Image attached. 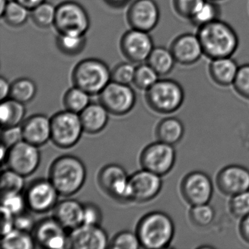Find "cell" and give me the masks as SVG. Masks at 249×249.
<instances>
[{
  "label": "cell",
  "instance_id": "obj_10",
  "mask_svg": "<svg viewBox=\"0 0 249 249\" xmlns=\"http://www.w3.org/2000/svg\"><path fill=\"white\" fill-rule=\"evenodd\" d=\"M98 95L99 102L114 116L127 114L136 103V94L130 86L113 81H110Z\"/></svg>",
  "mask_w": 249,
  "mask_h": 249
},
{
  "label": "cell",
  "instance_id": "obj_7",
  "mask_svg": "<svg viewBox=\"0 0 249 249\" xmlns=\"http://www.w3.org/2000/svg\"><path fill=\"white\" fill-rule=\"evenodd\" d=\"M53 27L59 34L86 35L90 18L85 8L74 1H65L56 7Z\"/></svg>",
  "mask_w": 249,
  "mask_h": 249
},
{
  "label": "cell",
  "instance_id": "obj_27",
  "mask_svg": "<svg viewBox=\"0 0 249 249\" xmlns=\"http://www.w3.org/2000/svg\"><path fill=\"white\" fill-rule=\"evenodd\" d=\"M146 62L160 76L170 74L176 63L170 49L161 46L154 47Z\"/></svg>",
  "mask_w": 249,
  "mask_h": 249
},
{
  "label": "cell",
  "instance_id": "obj_14",
  "mask_svg": "<svg viewBox=\"0 0 249 249\" xmlns=\"http://www.w3.org/2000/svg\"><path fill=\"white\" fill-rule=\"evenodd\" d=\"M66 229L53 216L45 218L36 223L33 237L36 245L45 249H63L68 248L69 235Z\"/></svg>",
  "mask_w": 249,
  "mask_h": 249
},
{
  "label": "cell",
  "instance_id": "obj_48",
  "mask_svg": "<svg viewBox=\"0 0 249 249\" xmlns=\"http://www.w3.org/2000/svg\"><path fill=\"white\" fill-rule=\"evenodd\" d=\"M240 220L239 233L242 239L249 244V215Z\"/></svg>",
  "mask_w": 249,
  "mask_h": 249
},
{
  "label": "cell",
  "instance_id": "obj_28",
  "mask_svg": "<svg viewBox=\"0 0 249 249\" xmlns=\"http://www.w3.org/2000/svg\"><path fill=\"white\" fill-rule=\"evenodd\" d=\"M221 14V8L218 2L212 0H205L189 21L198 28L220 19Z\"/></svg>",
  "mask_w": 249,
  "mask_h": 249
},
{
  "label": "cell",
  "instance_id": "obj_9",
  "mask_svg": "<svg viewBox=\"0 0 249 249\" xmlns=\"http://www.w3.org/2000/svg\"><path fill=\"white\" fill-rule=\"evenodd\" d=\"M173 146L159 141L147 145L140 156L142 168L161 177L168 174L176 164V151Z\"/></svg>",
  "mask_w": 249,
  "mask_h": 249
},
{
  "label": "cell",
  "instance_id": "obj_26",
  "mask_svg": "<svg viewBox=\"0 0 249 249\" xmlns=\"http://www.w3.org/2000/svg\"><path fill=\"white\" fill-rule=\"evenodd\" d=\"M25 105L12 98L2 101L0 106V121L2 128L21 126L25 120Z\"/></svg>",
  "mask_w": 249,
  "mask_h": 249
},
{
  "label": "cell",
  "instance_id": "obj_13",
  "mask_svg": "<svg viewBox=\"0 0 249 249\" xmlns=\"http://www.w3.org/2000/svg\"><path fill=\"white\" fill-rule=\"evenodd\" d=\"M180 193L192 206L209 203L213 194V185L210 176L204 172H191L180 183Z\"/></svg>",
  "mask_w": 249,
  "mask_h": 249
},
{
  "label": "cell",
  "instance_id": "obj_22",
  "mask_svg": "<svg viewBox=\"0 0 249 249\" xmlns=\"http://www.w3.org/2000/svg\"><path fill=\"white\" fill-rule=\"evenodd\" d=\"M53 217L66 230H74L84 224V204L74 199L59 201L53 209Z\"/></svg>",
  "mask_w": 249,
  "mask_h": 249
},
{
  "label": "cell",
  "instance_id": "obj_32",
  "mask_svg": "<svg viewBox=\"0 0 249 249\" xmlns=\"http://www.w3.org/2000/svg\"><path fill=\"white\" fill-rule=\"evenodd\" d=\"M90 96L84 90L74 86L64 95V107L65 110L80 114L91 103Z\"/></svg>",
  "mask_w": 249,
  "mask_h": 249
},
{
  "label": "cell",
  "instance_id": "obj_38",
  "mask_svg": "<svg viewBox=\"0 0 249 249\" xmlns=\"http://www.w3.org/2000/svg\"><path fill=\"white\" fill-rule=\"evenodd\" d=\"M141 247L139 237L136 231L129 230L117 233L109 242L108 249H138Z\"/></svg>",
  "mask_w": 249,
  "mask_h": 249
},
{
  "label": "cell",
  "instance_id": "obj_49",
  "mask_svg": "<svg viewBox=\"0 0 249 249\" xmlns=\"http://www.w3.org/2000/svg\"><path fill=\"white\" fill-rule=\"evenodd\" d=\"M11 84H10L9 81L6 78L1 77L0 78V99H1V101L9 98L10 95H11Z\"/></svg>",
  "mask_w": 249,
  "mask_h": 249
},
{
  "label": "cell",
  "instance_id": "obj_46",
  "mask_svg": "<svg viewBox=\"0 0 249 249\" xmlns=\"http://www.w3.org/2000/svg\"><path fill=\"white\" fill-rule=\"evenodd\" d=\"M36 221L34 217L27 211L15 215V229L27 232H33L36 225Z\"/></svg>",
  "mask_w": 249,
  "mask_h": 249
},
{
  "label": "cell",
  "instance_id": "obj_54",
  "mask_svg": "<svg viewBox=\"0 0 249 249\" xmlns=\"http://www.w3.org/2000/svg\"><path fill=\"white\" fill-rule=\"evenodd\" d=\"M212 1H214V2H220V1H223V0H212Z\"/></svg>",
  "mask_w": 249,
  "mask_h": 249
},
{
  "label": "cell",
  "instance_id": "obj_39",
  "mask_svg": "<svg viewBox=\"0 0 249 249\" xmlns=\"http://www.w3.org/2000/svg\"><path fill=\"white\" fill-rule=\"evenodd\" d=\"M229 208L235 218L242 219L249 215V190L231 196Z\"/></svg>",
  "mask_w": 249,
  "mask_h": 249
},
{
  "label": "cell",
  "instance_id": "obj_45",
  "mask_svg": "<svg viewBox=\"0 0 249 249\" xmlns=\"http://www.w3.org/2000/svg\"><path fill=\"white\" fill-rule=\"evenodd\" d=\"M1 138L3 145L8 148H11L24 140L21 126L2 128Z\"/></svg>",
  "mask_w": 249,
  "mask_h": 249
},
{
  "label": "cell",
  "instance_id": "obj_50",
  "mask_svg": "<svg viewBox=\"0 0 249 249\" xmlns=\"http://www.w3.org/2000/svg\"><path fill=\"white\" fill-rule=\"evenodd\" d=\"M15 1L24 5V7L28 8V9L31 11L32 10L36 8L37 5H40V4L44 2L46 0H15Z\"/></svg>",
  "mask_w": 249,
  "mask_h": 249
},
{
  "label": "cell",
  "instance_id": "obj_21",
  "mask_svg": "<svg viewBox=\"0 0 249 249\" xmlns=\"http://www.w3.org/2000/svg\"><path fill=\"white\" fill-rule=\"evenodd\" d=\"M24 141L37 147L44 145L52 138L51 119L44 114H34L21 125Z\"/></svg>",
  "mask_w": 249,
  "mask_h": 249
},
{
  "label": "cell",
  "instance_id": "obj_23",
  "mask_svg": "<svg viewBox=\"0 0 249 249\" xmlns=\"http://www.w3.org/2000/svg\"><path fill=\"white\" fill-rule=\"evenodd\" d=\"M238 69V65L231 56L211 59L208 66L211 80L217 85L223 87L232 85Z\"/></svg>",
  "mask_w": 249,
  "mask_h": 249
},
{
  "label": "cell",
  "instance_id": "obj_35",
  "mask_svg": "<svg viewBox=\"0 0 249 249\" xmlns=\"http://www.w3.org/2000/svg\"><path fill=\"white\" fill-rule=\"evenodd\" d=\"M56 7L45 1L32 10V20L40 28H49L54 24Z\"/></svg>",
  "mask_w": 249,
  "mask_h": 249
},
{
  "label": "cell",
  "instance_id": "obj_52",
  "mask_svg": "<svg viewBox=\"0 0 249 249\" xmlns=\"http://www.w3.org/2000/svg\"><path fill=\"white\" fill-rule=\"evenodd\" d=\"M8 150L9 148L5 146L3 144H1V161H2V164L5 163L7 156H8Z\"/></svg>",
  "mask_w": 249,
  "mask_h": 249
},
{
  "label": "cell",
  "instance_id": "obj_34",
  "mask_svg": "<svg viewBox=\"0 0 249 249\" xmlns=\"http://www.w3.org/2000/svg\"><path fill=\"white\" fill-rule=\"evenodd\" d=\"M25 177L8 168L1 174V196L11 194L21 193L25 186Z\"/></svg>",
  "mask_w": 249,
  "mask_h": 249
},
{
  "label": "cell",
  "instance_id": "obj_20",
  "mask_svg": "<svg viewBox=\"0 0 249 249\" xmlns=\"http://www.w3.org/2000/svg\"><path fill=\"white\" fill-rule=\"evenodd\" d=\"M176 63L191 66L199 62L203 56V50L197 35L184 33L172 42L170 48Z\"/></svg>",
  "mask_w": 249,
  "mask_h": 249
},
{
  "label": "cell",
  "instance_id": "obj_12",
  "mask_svg": "<svg viewBox=\"0 0 249 249\" xmlns=\"http://www.w3.org/2000/svg\"><path fill=\"white\" fill-rule=\"evenodd\" d=\"M41 161L39 147L23 140L8 150L5 164L24 177L33 175Z\"/></svg>",
  "mask_w": 249,
  "mask_h": 249
},
{
  "label": "cell",
  "instance_id": "obj_25",
  "mask_svg": "<svg viewBox=\"0 0 249 249\" xmlns=\"http://www.w3.org/2000/svg\"><path fill=\"white\" fill-rule=\"evenodd\" d=\"M184 132V126L180 119L168 117L161 119L159 122L156 127L155 134L157 141L175 145L181 141Z\"/></svg>",
  "mask_w": 249,
  "mask_h": 249
},
{
  "label": "cell",
  "instance_id": "obj_36",
  "mask_svg": "<svg viewBox=\"0 0 249 249\" xmlns=\"http://www.w3.org/2000/svg\"><path fill=\"white\" fill-rule=\"evenodd\" d=\"M189 218L192 224L203 228L213 221L215 211L209 203L194 205L189 210Z\"/></svg>",
  "mask_w": 249,
  "mask_h": 249
},
{
  "label": "cell",
  "instance_id": "obj_18",
  "mask_svg": "<svg viewBox=\"0 0 249 249\" xmlns=\"http://www.w3.org/2000/svg\"><path fill=\"white\" fill-rule=\"evenodd\" d=\"M107 232L100 225L83 224L69 234L68 248L75 249H108Z\"/></svg>",
  "mask_w": 249,
  "mask_h": 249
},
{
  "label": "cell",
  "instance_id": "obj_15",
  "mask_svg": "<svg viewBox=\"0 0 249 249\" xmlns=\"http://www.w3.org/2000/svg\"><path fill=\"white\" fill-rule=\"evenodd\" d=\"M120 48L124 56L129 62L142 63L146 62L154 46L149 33L132 29L122 36Z\"/></svg>",
  "mask_w": 249,
  "mask_h": 249
},
{
  "label": "cell",
  "instance_id": "obj_8",
  "mask_svg": "<svg viewBox=\"0 0 249 249\" xmlns=\"http://www.w3.org/2000/svg\"><path fill=\"white\" fill-rule=\"evenodd\" d=\"M97 180L100 189L110 197L119 202H132L129 176L122 166H104L99 172Z\"/></svg>",
  "mask_w": 249,
  "mask_h": 249
},
{
  "label": "cell",
  "instance_id": "obj_42",
  "mask_svg": "<svg viewBox=\"0 0 249 249\" xmlns=\"http://www.w3.org/2000/svg\"><path fill=\"white\" fill-rule=\"evenodd\" d=\"M205 0H173L175 12L183 19L190 20Z\"/></svg>",
  "mask_w": 249,
  "mask_h": 249
},
{
  "label": "cell",
  "instance_id": "obj_41",
  "mask_svg": "<svg viewBox=\"0 0 249 249\" xmlns=\"http://www.w3.org/2000/svg\"><path fill=\"white\" fill-rule=\"evenodd\" d=\"M232 86L240 97L249 100V64L239 66Z\"/></svg>",
  "mask_w": 249,
  "mask_h": 249
},
{
  "label": "cell",
  "instance_id": "obj_1",
  "mask_svg": "<svg viewBox=\"0 0 249 249\" xmlns=\"http://www.w3.org/2000/svg\"><path fill=\"white\" fill-rule=\"evenodd\" d=\"M203 53L211 59L231 57L237 52L239 37L230 24L221 19L198 27L196 32Z\"/></svg>",
  "mask_w": 249,
  "mask_h": 249
},
{
  "label": "cell",
  "instance_id": "obj_47",
  "mask_svg": "<svg viewBox=\"0 0 249 249\" xmlns=\"http://www.w3.org/2000/svg\"><path fill=\"white\" fill-rule=\"evenodd\" d=\"M1 235L8 234L15 229V215L1 206Z\"/></svg>",
  "mask_w": 249,
  "mask_h": 249
},
{
  "label": "cell",
  "instance_id": "obj_3",
  "mask_svg": "<svg viewBox=\"0 0 249 249\" xmlns=\"http://www.w3.org/2000/svg\"><path fill=\"white\" fill-rule=\"evenodd\" d=\"M175 231L173 219L162 211H153L145 214L140 220L136 228L141 247L148 249L169 247Z\"/></svg>",
  "mask_w": 249,
  "mask_h": 249
},
{
  "label": "cell",
  "instance_id": "obj_53",
  "mask_svg": "<svg viewBox=\"0 0 249 249\" xmlns=\"http://www.w3.org/2000/svg\"><path fill=\"white\" fill-rule=\"evenodd\" d=\"M8 2L9 1L8 0H0V16L3 14L7 5H8Z\"/></svg>",
  "mask_w": 249,
  "mask_h": 249
},
{
  "label": "cell",
  "instance_id": "obj_11",
  "mask_svg": "<svg viewBox=\"0 0 249 249\" xmlns=\"http://www.w3.org/2000/svg\"><path fill=\"white\" fill-rule=\"evenodd\" d=\"M27 208L36 213L41 214L52 211L58 203L60 196L49 178L33 180L24 192Z\"/></svg>",
  "mask_w": 249,
  "mask_h": 249
},
{
  "label": "cell",
  "instance_id": "obj_43",
  "mask_svg": "<svg viewBox=\"0 0 249 249\" xmlns=\"http://www.w3.org/2000/svg\"><path fill=\"white\" fill-rule=\"evenodd\" d=\"M2 198V206L11 211L14 215H17L26 211L27 208L25 196L21 193L11 194Z\"/></svg>",
  "mask_w": 249,
  "mask_h": 249
},
{
  "label": "cell",
  "instance_id": "obj_31",
  "mask_svg": "<svg viewBox=\"0 0 249 249\" xmlns=\"http://www.w3.org/2000/svg\"><path fill=\"white\" fill-rule=\"evenodd\" d=\"M37 91V85L33 80L27 78H18L11 84L9 98L26 105L34 100Z\"/></svg>",
  "mask_w": 249,
  "mask_h": 249
},
{
  "label": "cell",
  "instance_id": "obj_37",
  "mask_svg": "<svg viewBox=\"0 0 249 249\" xmlns=\"http://www.w3.org/2000/svg\"><path fill=\"white\" fill-rule=\"evenodd\" d=\"M160 75L148 64H142L135 70L133 84L139 89L147 91L159 80Z\"/></svg>",
  "mask_w": 249,
  "mask_h": 249
},
{
  "label": "cell",
  "instance_id": "obj_33",
  "mask_svg": "<svg viewBox=\"0 0 249 249\" xmlns=\"http://www.w3.org/2000/svg\"><path fill=\"white\" fill-rule=\"evenodd\" d=\"M30 10L15 0L9 1L1 17L11 27H20L26 24L30 16Z\"/></svg>",
  "mask_w": 249,
  "mask_h": 249
},
{
  "label": "cell",
  "instance_id": "obj_19",
  "mask_svg": "<svg viewBox=\"0 0 249 249\" xmlns=\"http://www.w3.org/2000/svg\"><path fill=\"white\" fill-rule=\"evenodd\" d=\"M215 181L223 195L234 196L249 190V170L238 164L227 166L218 172Z\"/></svg>",
  "mask_w": 249,
  "mask_h": 249
},
{
  "label": "cell",
  "instance_id": "obj_4",
  "mask_svg": "<svg viewBox=\"0 0 249 249\" xmlns=\"http://www.w3.org/2000/svg\"><path fill=\"white\" fill-rule=\"evenodd\" d=\"M72 84L90 95L99 94L111 81V71L98 59H84L73 69Z\"/></svg>",
  "mask_w": 249,
  "mask_h": 249
},
{
  "label": "cell",
  "instance_id": "obj_16",
  "mask_svg": "<svg viewBox=\"0 0 249 249\" xmlns=\"http://www.w3.org/2000/svg\"><path fill=\"white\" fill-rule=\"evenodd\" d=\"M126 18L131 28L150 33L160 21V8L155 0H135L128 9Z\"/></svg>",
  "mask_w": 249,
  "mask_h": 249
},
{
  "label": "cell",
  "instance_id": "obj_24",
  "mask_svg": "<svg viewBox=\"0 0 249 249\" xmlns=\"http://www.w3.org/2000/svg\"><path fill=\"white\" fill-rule=\"evenodd\" d=\"M79 115L84 132L90 135L100 133L108 123L109 112L100 102L90 103Z\"/></svg>",
  "mask_w": 249,
  "mask_h": 249
},
{
  "label": "cell",
  "instance_id": "obj_44",
  "mask_svg": "<svg viewBox=\"0 0 249 249\" xmlns=\"http://www.w3.org/2000/svg\"><path fill=\"white\" fill-rule=\"evenodd\" d=\"M103 218V212L98 205L93 202L84 204V224L100 225Z\"/></svg>",
  "mask_w": 249,
  "mask_h": 249
},
{
  "label": "cell",
  "instance_id": "obj_6",
  "mask_svg": "<svg viewBox=\"0 0 249 249\" xmlns=\"http://www.w3.org/2000/svg\"><path fill=\"white\" fill-rule=\"evenodd\" d=\"M51 141L58 148H71L75 146L84 132L80 115L69 110L58 112L51 118Z\"/></svg>",
  "mask_w": 249,
  "mask_h": 249
},
{
  "label": "cell",
  "instance_id": "obj_5",
  "mask_svg": "<svg viewBox=\"0 0 249 249\" xmlns=\"http://www.w3.org/2000/svg\"><path fill=\"white\" fill-rule=\"evenodd\" d=\"M184 90L178 81L159 79L145 91L148 107L160 114H171L177 111L184 101Z\"/></svg>",
  "mask_w": 249,
  "mask_h": 249
},
{
  "label": "cell",
  "instance_id": "obj_40",
  "mask_svg": "<svg viewBox=\"0 0 249 249\" xmlns=\"http://www.w3.org/2000/svg\"><path fill=\"white\" fill-rule=\"evenodd\" d=\"M136 68L129 62H122L116 65L111 71V81L119 84H133Z\"/></svg>",
  "mask_w": 249,
  "mask_h": 249
},
{
  "label": "cell",
  "instance_id": "obj_17",
  "mask_svg": "<svg viewBox=\"0 0 249 249\" xmlns=\"http://www.w3.org/2000/svg\"><path fill=\"white\" fill-rule=\"evenodd\" d=\"M132 202L144 203L158 196L162 188L161 176L142 169L129 176Z\"/></svg>",
  "mask_w": 249,
  "mask_h": 249
},
{
  "label": "cell",
  "instance_id": "obj_30",
  "mask_svg": "<svg viewBox=\"0 0 249 249\" xmlns=\"http://www.w3.org/2000/svg\"><path fill=\"white\" fill-rule=\"evenodd\" d=\"M87 45L85 35L59 34L56 46L59 52L69 56L80 54Z\"/></svg>",
  "mask_w": 249,
  "mask_h": 249
},
{
  "label": "cell",
  "instance_id": "obj_29",
  "mask_svg": "<svg viewBox=\"0 0 249 249\" xmlns=\"http://www.w3.org/2000/svg\"><path fill=\"white\" fill-rule=\"evenodd\" d=\"M36 243L33 234L14 229L2 236L1 246L4 249H33Z\"/></svg>",
  "mask_w": 249,
  "mask_h": 249
},
{
  "label": "cell",
  "instance_id": "obj_51",
  "mask_svg": "<svg viewBox=\"0 0 249 249\" xmlns=\"http://www.w3.org/2000/svg\"><path fill=\"white\" fill-rule=\"evenodd\" d=\"M105 2L113 8H122L126 6L129 0H104Z\"/></svg>",
  "mask_w": 249,
  "mask_h": 249
},
{
  "label": "cell",
  "instance_id": "obj_2",
  "mask_svg": "<svg viewBox=\"0 0 249 249\" xmlns=\"http://www.w3.org/2000/svg\"><path fill=\"white\" fill-rule=\"evenodd\" d=\"M49 179L60 196H72L84 186L87 179V168L84 161L78 157L65 154L52 162Z\"/></svg>",
  "mask_w": 249,
  "mask_h": 249
}]
</instances>
